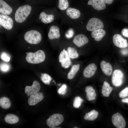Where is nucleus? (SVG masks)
I'll return each instance as SVG.
<instances>
[{
	"mask_svg": "<svg viewBox=\"0 0 128 128\" xmlns=\"http://www.w3.org/2000/svg\"><path fill=\"white\" fill-rule=\"evenodd\" d=\"M73 42L77 46L81 47L87 43L88 40L84 35L79 34L77 35L74 37Z\"/></svg>",
	"mask_w": 128,
	"mask_h": 128,
	"instance_id": "ddd939ff",
	"label": "nucleus"
},
{
	"mask_svg": "<svg viewBox=\"0 0 128 128\" xmlns=\"http://www.w3.org/2000/svg\"><path fill=\"white\" fill-rule=\"evenodd\" d=\"M19 120V118L17 115L11 114H7L4 118L5 121L9 124L16 123L18 122Z\"/></svg>",
	"mask_w": 128,
	"mask_h": 128,
	"instance_id": "b1692460",
	"label": "nucleus"
},
{
	"mask_svg": "<svg viewBox=\"0 0 128 128\" xmlns=\"http://www.w3.org/2000/svg\"><path fill=\"white\" fill-rule=\"evenodd\" d=\"M66 13L67 15L72 19L78 18L80 15V13L79 10L72 8H68L66 11Z\"/></svg>",
	"mask_w": 128,
	"mask_h": 128,
	"instance_id": "412c9836",
	"label": "nucleus"
},
{
	"mask_svg": "<svg viewBox=\"0 0 128 128\" xmlns=\"http://www.w3.org/2000/svg\"><path fill=\"white\" fill-rule=\"evenodd\" d=\"M83 100L80 96L75 97L74 99L73 103V107L75 108H78L81 105Z\"/></svg>",
	"mask_w": 128,
	"mask_h": 128,
	"instance_id": "7c9ffc66",
	"label": "nucleus"
},
{
	"mask_svg": "<svg viewBox=\"0 0 128 128\" xmlns=\"http://www.w3.org/2000/svg\"><path fill=\"white\" fill-rule=\"evenodd\" d=\"M44 97L42 93L39 92L30 96L28 100V103L30 105H34L41 101Z\"/></svg>",
	"mask_w": 128,
	"mask_h": 128,
	"instance_id": "f8f14e48",
	"label": "nucleus"
},
{
	"mask_svg": "<svg viewBox=\"0 0 128 128\" xmlns=\"http://www.w3.org/2000/svg\"><path fill=\"white\" fill-rule=\"evenodd\" d=\"M121 98H123L128 96V87H127L121 91L119 93Z\"/></svg>",
	"mask_w": 128,
	"mask_h": 128,
	"instance_id": "2f4dec72",
	"label": "nucleus"
},
{
	"mask_svg": "<svg viewBox=\"0 0 128 128\" xmlns=\"http://www.w3.org/2000/svg\"><path fill=\"white\" fill-rule=\"evenodd\" d=\"M113 40L114 45L120 48L127 47L128 44L126 39H124L120 35L115 34L113 37Z\"/></svg>",
	"mask_w": 128,
	"mask_h": 128,
	"instance_id": "9d476101",
	"label": "nucleus"
},
{
	"mask_svg": "<svg viewBox=\"0 0 128 128\" xmlns=\"http://www.w3.org/2000/svg\"><path fill=\"white\" fill-rule=\"evenodd\" d=\"M105 34V31L103 29H101L93 31L91 35L96 41H99L101 40Z\"/></svg>",
	"mask_w": 128,
	"mask_h": 128,
	"instance_id": "aec40b11",
	"label": "nucleus"
},
{
	"mask_svg": "<svg viewBox=\"0 0 128 128\" xmlns=\"http://www.w3.org/2000/svg\"><path fill=\"white\" fill-rule=\"evenodd\" d=\"M88 4L91 5L94 9L98 11L104 9L106 6L105 3L102 0H89Z\"/></svg>",
	"mask_w": 128,
	"mask_h": 128,
	"instance_id": "2eb2a0df",
	"label": "nucleus"
},
{
	"mask_svg": "<svg viewBox=\"0 0 128 128\" xmlns=\"http://www.w3.org/2000/svg\"><path fill=\"white\" fill-rule=\"evenodd\" d=\"M41 78L43 83L47 85H49L52 80L51 77L49 75L46 73L41 74Z\"/></svg>",
	"mask_w": 128,
	"mask_h": 128,
	"instance_id": "c85d7f7f",
	"label": "nucleus"
},
{
	"mask_svg": "<svg viewBox=\"0 0 128 128\" xmlns=\"http://www.w3.org/2000/svg\"><path fill=\"white\" fill-rule=\"evenodd\" d=\"M74 31L72 29H69L66 32L65 34L66 37L69 39L72 38L74 35Z\"/></svg>",
	"mask_w": 128,
	"mask_h": 128,
	"instance_id": "c9c22d12",
	"label": "nucleus"
},
{
	"mask_svg": "<svg viewBox=\"0 0 128 128\" xmlns=\"http://www.w3.org/2000/svg\"><path fill=\"white\" fill-rule=\"evenodd\" d=\"M14 22L12 18L7 15L0 14V24L5 29L10 30L12 28Z\"/></svg>",
	"mask_w": 128,
	"mask_h": 128,
	"instance_id": "1a4fd4ad",
	"label": "nucleus"
},
{
	"mask_svg": "<svg viewBox=\"0 0 128 128\" xmlns=\"http://www.w3.org/2000/svg\"><path fill=\"white\" fill-rule=\"evenodd\" d=\"M97 69L96 65L94 63L88 65L84 69L83 74L84 77L88 78L93 76L95 74Z\"/></svg>",
	"mask_w": 128,
	"mask_h": 128,
	"instance_id": "4468645a",
	"label": "nucleus"
},
{
	"mask_svg": "<svg viewBox=\"0 0 128 128\" xmlns=\"http://www.w3.org/2000/svg\"><path fill=\"white\" fill-rule=\"evenodd\" d=\"M9 66L7 64L3 63L0 64V70L2 71L7 72L9 70Z\"/></svg>",
	"mask_w": 128,
	"mask_h": 128,
	"instance_id": "72a5a7b5",
	"label": "nucleus"
},
{
	"mask_svg": "<svg viewBox=\"0 0 128 128\" xmlns=\"http://www.w3.org/2000/svg\"><path fill=\"white\" fill-rule=\"evenodd\" d=\"M11 105V102L9 98L4 96L0 99V106L2 108L7 109L9 108Z\"/></svg>",
	"mask_w": 128,
	"mask_h": 128,
	"instance_id": "393cba45",
	"label": "nucleus"
},
{
	"mask_svg": "<svg viewBox=\"0 0 128 128\" xmlns=\"http://www.w3.org/2000/svg\"><path fill=\"white\" fill-rule=\"evenodd\" d=\"M41 19V21L43 23L47 24L52 22L54 20V15L53 14H47L44 12H41L39 18Z\"/></svg>",
	"mask_w": 128,
	"mask_h": 128,
	"instance_id": "4be33fe9",
	"label": "nucleus"
},
{
	"mask_svg": "<svg viewBox=\"0 0 128 128\" xmlns=\"http://www.w3.org/2000/svg\"><path fill=\"white\" fill-rule=\"evenodd\" d=\"M41 38L40 33L34 30L27 31L24 36L26 41L31 44H36L39 43L41 40Z\"/></svg>",
	"mask_w": 128,
	"mask_h": 128,
	"instance_id": "7ed1b4c3",
	"label": "nucleus"
},
{
	"mask_svg": "<svg viewBox=\"0 0 128 128\" xmlns=\"http://www.w3.org/2000/svg\"><path fill=\"white\" fill-rule=\"evenodd\" d=\"M31 9V6L29 5L19 7L16 10L15 14V21L19 23L24 21L30 14Z\"/></svg>",
	"mask_w": 128,
	"mask_h": 128,
	"instance_id": "f257e3e1",
	"label": "nucleus"
},
{
	"mask_svg": "<svg viewBox=\"0 0 128 128\" xmlns=\"http://www.w3.org/2000/svg\"><path fill=\"white\" fill-rule=\"evenodd\" d=\"M64 120V118L62 115L59 114H55L49 118L47 120L46 123L50 128H54L62 123Z\"/></svg>",
	"mask_w": 128,
	"mask_h": 128,
	"instance_id": "20e7f679",
	"label": "nucleus"
},
{
	"mask_svg": "<svg viewBox=\"0 0 128 128\" xmlns=\"http://www.w3.org/2000/svg\"><path fill=\"white\" fill-rule=\"evenodd\" d=\"M123 48L121 50L122 54L123 55H128V48Z\"/></svg>",
	"mask_w": 128,
	"mask_h": 128,
	"instance_id": "4c0bfd02",
	"label": "nucleus"
},
{
	"mask_svg": "<svg viewBox=\"0 0 128 128\" xmlns=\"http://www.w3.org/2000/svg\"><path fill=\"white\" fill-rule=\"evenodd\" d=\"M28 53L27 52V53H26V54H28Z\"/></svg>",
	"mask_w": 128,
	"mask_h": 128,
	"instance_id": "a19ab883",
	"label": "nucleus"
},
{
	"mask_svg": "<svg viewBox=\"0 0 128 128\" xmlns=\"http://www.w3.org/2000/svg\"><path fill=\"white\" fill-rule=\"evenodd\" d=\"M104 27L102 22L100 19L96 18H92L89 21L86 26L87 30L93 31L102 29Z\"/></svg>",
	"mask_w": 128,
	"mask_h": 128,
	"instance_id": "39448f33",
	"label": "nucleus"
},
{
	"mask_svg": "<svg viewBox=\"0 0 128 128\" xmlns=\"http://www.w3.org/2000/svg\"><path fill=\"white\" fill-rule=\"evenodd\" d=\"M98 115V112L95 110H92L90 112L86 114L84 117L85 120L89 121H93L95 119Z\"/></svg>",
	"mask_w": 128,
	"mask_h": 128,
	"instance_id": "a878e982",
	"label": "nucleus"
},
{
	"mask_svg": "<svg viewBox=\"0 0 128 128\" xmlns=\"http://www.w3.org/2000/svg\"><path fill=\"white\" fill-rule=\"evenodd\" d=\"M45 57L44 51L39 50L35 53H28L27 54L26 59L27 62L29 63L37 64L43 62L45 60Z\"/></svg>",
	"mask_w": 128,
	"mask_h": 128,
	"instance_id": "f03ea898",
	"label": "nucleus"
},
{
	"mask_svg": "<svg viewBox=\"0 0 128 128\" xmlns=\"http://www.w3.org/2000/svg\"><path fill=\"white\" fill-rule=\"evenodd\" d=\"M41 86L39 83L37 81H34L31 86H27L25 87V93L28 97L38 92Z\"/></svg>",
	"mask_w": 128,
	"mask_h": 128,
	"instance_id": "9b49d317",
	"label": "nucleus"
},
{
	"mask_svg": "<svg viewBox=\"0 0 128 128\" xmlns=\"http://www.w3.org/2000/svg\"><path fill=\"white\" fill-rule=\"evenodd\" d=\"M74 128H77V127H74Z\"/></svg>",
	"mask_w": 128,
	"mask_h": 128,
	"instance_id": "79ce46f5",
	"label": "nucleus"
},
{
	"mask_svg": "<svg viewBox=\"0 0 128 128\" xmlns=\"http://www.w3.org/2000/svg\"><path fill=\"white\" fill-rule=\"evenodd\" d=\"M121 33L126 37L128 38V28H124L121 31Z\"/></svg>",
	"mask_w": 128,
	"mask_h": 128,
	"instance_id": "e433bc0d",
	"label": "nucleus"
},
{
	"mask_svg": "<svg viewBox=\"0 0 128 128\" xmlns=\"http://www.w3.org/2000/svg\"><path fill=\"white\" fill-rule=\"evenodd\" d=\"M48 36L50 40L59 38L60 37V34L59 27L57 26H52L50 28Z\"/></svg>",
	"mask_w": 128,
	"mask_h": 128,
	"instance_id": "dca6fc26",
	"label": "nucleus"
},
{
	"mask_svg": "<svg viewBox=\"0 0 128 128\" xmlns=\"http://www.w3.org/2000/svg\"><path fill=\"white\" fill-rule=\"evenodd\" d=\"M13 11L12 8L7 3L2 0H0V13L5 15H9Z\"/></svg>",
	"mask_w": 128,
	"mask_h": 128,
	"instance_id": "f3484780",
	"label": "nucleus"
},
{
	"mask_svg": "<svg viewBox=\"0 0 128 128\" xmlns=\"http://www.w3.org/2000/svg\"><path fill=\"white\" fill-rule=\"evenodd\" d=\"M113 90V88L110 86L106 81H104L102 86L101 93L103 96L108 97Z\"/></svg>",
	"mask_w": 128,
	"mask_h": 128,
	"instance_id": "5701e85b",
	"label": "nucleus"
},
{
	"mask_svg": "<svg viewBox=\"0 0 128 128\" xmlns=\"http://www.w3.org/2000/svg\"><path fill=\"white\" fill-rule=\"evenodd\" d=\"M124 74L119 69L115 70L113 73L112 82L113 85L119 87L122 85L123 82Z\"/></svg>",
	"mask_w": 128,
	"mask_h": 128,
	"instance_id": "6e6552de",
	"label": "nucleus"
},
{
	"mask_svg": "<svg viewBox=\"0 0 128 128\" xmlns=\"http://www.w3.org/2000/svg\"><path fill=\"white\" fill-rule=\"evenodd\" d=\"M67 86L65 84H63L58 90L57 92L60 94L64 95L66 92Z\"/></svg>",
	"mask_w": 128,
	"mask_h": 128,
	"instance_id": "473e14b6",
	"label": "nucleus"
},
{
	"mask_svg": "<svg viewBox=\"0 0 128 128\" xmlns=\"http://www.w3.org/2000/svg\"><path fill=\"white\" fill-rule=\"evenodd\" d=\"M113 124L117 128H124L126 125L125 119L119 113L117 112L113 115L112 118Z\"/></svg>",
	"mask_w": 128,
	"mask_h": 128,
	"instance_id": "0eeeda50",
	"label": "nucleus"
},
{
	"mask_svg": "<svg viewBox=\"0 0 128 128\" xmlns=\"http://www.w3.org/2000/svg\"><path fill=\"white\" fill-rule=\"evenodd\" d=\"M70 58L67 51L64 49L60 53L59 57V61L62 67L65 69L68 68L72 63Z\"/></svg>",
	"mask_w": 128,
	"mask_h": 128,
	"instance_id": "423d86ee",
	"label": "nucleus"
},
{
	"mask_svg": "<svg viewBox=\"0 0 128 128\" xmlns=\"http://www.w3.org/2000/svg\"><path fill=\"white\" fill-rule=\"evenodd\" d=\"M80 68V64L73 65L67 75V78L69 79H71L73 78L76 74Z\"/></svg>",
	"mask_w": 128,
	"mask_h": 128,
	"instance_id": "bb28decb",
	"label": "nucleus"
},
{
	"mask_svg": "<svg viewBox=\"0 0 128 128\" xmlns=\"http://www.w3.org/2000/svg\"><path fill=\"white\" fill-rule=\"evenodd\" d=\"M85 91L86 93V98L88 101L94 100L96 96L95 90L90 86L86 87Z\"/></svg>",
	"mask_w": 128,
	"mask_h": 128,
	"instance_id": "6ab92c4d",
	"label": "nucleus"
},
{
	"mask_svg": "<svg viewBox=\"0 0 128 128\" xmlns=\"http://www.w3.org/2000/svg\"><path fill=\"white\" fill-rule=\"evenodd\" d=\"M1 59L6 62H8L10 60V57L9 55L5 52L2 53L1 55Z\"/></svg>",
	"mask_w": 128,
	"mask_h": 128,
	"instance_id": "f704fd0d",
	"label": "nucleus"
},
{
	"mask_svg": "<svg viewBox=\"0 0 128 128\" xmlns=\"http://www.w3.org/2000/svg\"><path fill=\"white\" fill-rule=\"evenodd\" d=\"M67 51L69 56L71 59L77 58L79 57V54L77 50L73 48L68 47Z\"/></svg>",
	"mask_w": 128,
	"mask_h": 128,
	"instance_id": "cd10ccee",
	"label": "nucleus"
},
{
	"mask_svg": "<svg viewBox=\"0 0 128 128\" xmlns=\"http://www.w3.org/2000/svg\"><path fill=\"white\" fill-rule=\"evenodd\" d=\"M105 3L108 4H110L113 2L114 0H102Z\"/></svg>",
	"mask_w": 128,
	"mask_h": 128,
	"instance_id": "58836bf2",
	"label": "nucleus"
},
{
	"mask_svg": "<svg viewBox=\"0 0 128 128\" xmlns=\"http://www.w3.org/2000/svg\"><path fill=\"white\" fill-rule=\"evenodd\" d=\"M69 6L68 0H59L58 7L60 10H65L68 8Z\"/></svg>",
	"mask_w": 128,
	"mask_h": 128,
	"instance_id": "c756f323",
	"label": "nucleus"
},
{
	"mask_svg": "<svg viewBox=\"0 0 128 128\" xmlns=\"http://www.w3.org/2000/svg\"><path fill=\"white\" fill-rule=\"evenodd\" d=\"M121 101L123 103H128V98L122 99Z\"/></svg>",
	"mask_w": 128,
	"mask_h": 128,
	"instance_id": "ea45409f",
	"label": "nucleus"
},
{
	"mask_svg": "<svg viewBox=\"0 0 128 128\" xmlns=\"http://www.w3.org/2000/svg\"><path fill=\"white\" fill-rule=\"evenodd\" d=\"M29 48V47H28V48Z\"/></svg>",
	"mask_w": 128,
	"mask_h": 128,
	"instance_id": "37998d69",
	"label": "nucleus"
},
{
	"mask_svg": "<svg viewBox=\"0 0 128 128\" xmlns=\"http://www.w3.org/2000/svg\"><path fill=\"white\" fill-rule=\"evenodd\" d=\"M100 65L102 70L105 75L108 76H110L111 75L113 69L110 63L102 60L101 62Z\"/></svg>",
	"mask_w": 128,
	"mask_h": 128,
	"instance_id": "a211bd4d",
	"label": "nucleus"
}]
</instances>
